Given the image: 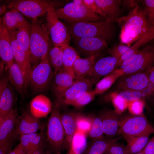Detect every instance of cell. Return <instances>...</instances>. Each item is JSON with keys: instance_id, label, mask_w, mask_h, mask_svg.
I'll return each mask as SVG.
<instances>
[{"instance_id": "obj_47", "label": "cell", "mask_w": 154, "mask_h": 154, "mask_svg": "<svg viewBox=\"0 0 154 154\" xmlns=\"http://www.w3.org/2000/svg\"><path fill=\"white\" fill-rule=\"evenodd\" d=\"M106 154H127L126 146L116 143L111 146L105 153Z\"/></svg>"}, {"instance_id": "obj_16", "label": "cell", "mask_w": 154, "mask_h": 154, "mask_svg": "<svg viewBox=\"0 0 154 154\" xmlns=\"http://www.w3.org/2000/svg\"><path fill=\"white\" fill-rule=\"evenodd\" d=\"M102 121L104 133L110 138L121 134V119L115 110H106L99 116Z\"/></svg>"}, {"instance_id": "obj_9", "label": "cell", "mask_w": 154, "mask_h": 154, "mask_svg": "<svg viewBox=\"0 0 154 154\" xmlns=\"http://www.w3.org/2000/svg\"><path fill=\"white\" fill-rule=\"evenodd\" d=\"M46 23L52 42L55 46L69 44L71 38L70 31L60 20L55 8H52L47 12Z\"/></svg>"}, {"instance_id": "obj_51", "label": "cell", "mask_w": 154, "mask_h": 154, "mask_svg": "<svg viewBox=\"0 0 154 154\" xmlns=\"http://www.w3.org/2000/svg\"><path fill=\"white\" fill-rule=\"evenodd\" d=\"M7 154H26L19 143L13 149L10 150Z\"/></svg>"}, {"instance_id": "obj_46", "label": "cell", "mask_w": 154, "mask_h": 154, "mask_svg": "<svg viewBox=\"0 0 154 154\" xmlns=\"http://www.w3.org/2000/svg\"><path fill=\"white\" fill-rule=\"evenodd\" d=\"M142 92L143 97L148 98L154 95V70L150 73L148 86Z\"/></svg>"}, {"instance_id": "obj_56", "label": "cell", "mask_w": 154, "mask_h": 154, "mask_svg": "<svg viewBox=\"0 0 154 154\" xmlns=\"http://www.w3.org/2000/svg\"><path fill=\"white\" fill-rule=\"evenodd\" d=\"M135 154H145L144 153H143V150L141 151L140 152H138V153H137Z\"/></svg>"}, {"instance_id": "obj_19", "label": "cell", "mask_w": 154, "mask_h": 154, "mask_svg": "<svg viewBox=\"0 0 154 154\" xmlns=\"http://www.w3.org/2000/svg\"><path fill=\"white\" fill-rule=\"evenodd\" d=\"M0 56L8 69L14 62L8 30L3 25L1 17L0 21Z\"/></svg>"}, {"instance_id": "obj_21", "label": "cell", "mask_w": 154, "mask_h": 154, "mask_svg": "<svg viewBox=\"0 0 154 154\" xmlns=\"http://www.w3.org/2000/svg\"><path fill=\"white\" fill-rule=\"evenodd\" d=\"M78 113L70 112L61 114V120L65 134L63 147L68 151L76 130V121Z\"/></svg>"}, {"instance_id": "obj_26", "label": "cell", "mask_w": 154, "mask_h": 154, "mask_svg": "<svg viewBox=\"0 0 154 154\" xmlns=\"http://www.w3.org/2000/svg\"><path fill=\"white\" fill-rule=\"evenodd\" d=\"M52 84V91L56 97L68 89L75 79L70 73L62 69L54 74Z\"/></svg>"}, {"instance_id": "obj_52", "label": "cell", "mask_w": 154, "mask_h": 154, "mask_svg": "<svg viewBox=\"0 0 154 154\" xmlns=\"http://www.w3.org/2000/svg\"><path fill=\"white\" fill-rule=\"evenodd\" d=\"M122 3L124 7L130 8L131 10L133 8L135 5L138 4V1L135 0H123Z\"/></svg>"}, {"instance_id": "obj_14", "label": "cell", "mask_w": 154, "mask_h": 154, "mask_svg": "<svg viewBox=\"0 0 154 154\" xmlns=\"http://www.w3.org/2000/svg\"><path fill=\"white\" fill-rule=\"evenodd\" d=\"M149 74L146 72L122 76L117 89L119 92L132 90L142 92L148 86Z\"/></svg>"}, {"instance_id": "obj_3", "label": "cell", "mask_w": 154, "mask_h": 154, "mask_svg": "<svg viewBox=\"0 0 154 154\" xmlns=\"http://www.w3.org/2000/svg\"><path fill=\"white\" fill-rule=\"evenodd\" d=\"M29 44L30 61L34 67L47 54L50 34L46 22L32 20Z\"/></svg>"}, {"instance_id": "obj_24", "label": "cell", "mask_w": 154, "mask_h": 154, "mask_svg": "<svg viewBox=\"0 0 154 154\" xmlns=\"http://www.w3.org/2000/svg\"><path fill=\"white\" fill-rule=\"evenodd\" d=\"M99 56V54L94 55L85 58H82L80 56L77 59L73 67L75 80L88 78Z\"/></svg>"}, {"instance_id": "obj_35", "label": "cell", "mask_w": 154, "mask_h": 154, "mask_svg": "<svg viewBox=\"0 0 154 154\" xmlns=\"http://www.w3.org/2000/svg\"><path fill=\"white\" fill-rule=\"evenodd\" d=\"M30 27L21 28L16 30V36L17 40L21 49L30 58L29 44L31 33Z\"/></svg>"}, {"instance_id": "obj_43", "label": "cell", "mask_w": 154, "mask_h": 154, "mask_svg": "<svg viewBox=\"0 0 154 154\" xmlns=\"http://www.w3.org/2000/svg\"><path fill=\"white\" fill-rule=\"evenodd\" d=\"M143 2V9L150 22L154 25V0H145Z\"/></svg>"}, {"instance_id": "obj_33", "label": "cell", "mask_w": 154, "mask_h": 154, "mask_svg": "<svg viewBox=\"0 0 154 154\" xmlns=\"http://www.w3.org/2000/svg\"><path fill=\"white\" fill-rule=\"evenodd\" d=\"M150 135L133 137L125 139L127 154H135L142 151L149 139Z\"/></svg>"}, {"instance_id": "obj_37", "label": "cell", "mask_w": 154, "mask_h": 154, "mask_svg": "<svg viewBox=\"0 0 154 154\" xmlns=\"http://www.w3.org/2000/svg\"><path fill=\"white\" fill-rule=\"evenodd\" d=\"M90 116L92 126L87 135L93 140L102 137L104 133L102 121L99 116Z\"/></svg>"}, {"instance_id": "obj_34", "label": "cell", "mask_w": 154, "mask_h": 154, "mask_svg": "<svg viewBox=\"0 0 154 154\" xmlns=\"http://www.w3.org/2000/svg\"><path fill=\"white\" fill-rule=\"evenodd\" d=\"M120 77V75L115 70L102 78L96 83L93 90L96 95L102 94L106 91Z\"/></svg>"}, {"instance_id": "obj_41", "label": "cell", "mask_w": 154, "mask_h": 154, "mask_svg": "<svg viewBox=\"0 0 154 154\" xmlns=\"http://www.w3.org/2000/svg\"><path fill=\"white\" fill-rule=\"evenodd\" d=\"M110 96V100L115 109V111L119 114L123 112L128 106L129 103L119 99L116 92H113Z\"/></svg>"}, {"instance_id": "obj_22", "label": "cell", "mask_w": 154, "mask_h": 154, "mask_svg": "<svg viewBox=\"0 0 154 154\" xmlns=\"http://www.w3.org/2000/svg\"><path fill=\"white\" fill-rule=\"evenodd\" d=\"M104 16L105 20L115 22L121 17V5L119 0H95Z\"/></svg>"}, {"instance_id": "obj_15", "label": "cell", "mask_w": 154, "mask_h": 154, "mask_svg": "<svg viewBox=\"0 0 154 154\" xmlns=\"http://www.w3.org/2000/svg\"><path fill=\"white\" fill-rule=\"evenodd\" d=\"M9 81L7 75L4 76L0 80V123L13 109L14 95Z\"/></svg>"}, {"instance_id": "obj_1", "label": "cell", "mask_w": 154, "mask_h": 154, "mask_svg": "<svg viewBox=\"0 0 154 154\" xmlns=\"http://www.w3.org/2000/svg\"><path fill=\"white\" fill-rule=\"evenodd\" d=\"M115 22L120 28L119 37L122 44L131 46L149 33L154 25L150 23L143 8L138 4L125 16H122Z\"/></svg>"}, {"instance_id": "obj_40", "label": "cell", "mask_w": 154, "mask_h": 154, "mask_svg": "<svg viewBox=\"0 0 154 154\" xmlns=\"http://www.w3.org/2000/svg\"><path fill=\"white\" fill-rule=\"evenodd\" d=\"M92 126L90 116H86L78 113L76 121V129L84 132L87 134Z\"/></svg>"}, {"instance_id": "obj_23", "label": "cell", "mask_w": 154, "mask_h": 154, "mask_svg": "<svg viewBox=\"0 0 154 154\" xmlns=\"http://www.w3.org/2000/svg\"><path fill=\"white\" fill-rule=\"evenodd\" d=\"M19 116L13 108L0 123V145L9 139L16 131Z\"/></svg>"}, {"instance_id": "obj_53", "label": "cell", "mask_w": 154, "mask_h": 154, "mask_svg": "<svg viewBox=\"0 0 154 154\" xmlns=\"http://www.w3.org/2000/svg\"><path fill=\"white\" fill-rule=\"evenodd\" d=\"M72 2L78 5H85L84 0H73Z\"/></svg>"}, {"instance_id": "obj_45", "label": "cell", "mask_w": 154, "mask_h": 154, "mask_svg": "<svg viewBox=\"0 0 154 154\" xmlns=\"http://www.w3.org/2000/svg\"><path fill=\"white\" fill-rule=\"evenodd\" d=\"M144 102L142 100H138L129 102V111L133 115H138L142 114Z\"/></svg>"}, {"instance_id": "obj_42", "label": "cell", "mask_w": 154, "mask_h": 154, "mask_svg": "<svg viewBox=\"0 0 154 154\" xmlns=\"http://www.w3.org/2000/svg\"><path fill=\"white\" fill-rule=\"evenodd\" d=\"M131 46L123 44L114 46L109 50L111 56L115 57L118 60L121 56L130 48Z\"/></svg>"}, {"instance_id": "obj_36", "label": "cell", "mask_w": 154, "mask_h": 154, "mask_svg": "<svg viewBox=\"0 0 154 154\" xmlns=\"http://www.w3.org/2000/svg\"><path fill=\"white\" fill-rule=\"evenodd\" d=\"M154 39V26L152 30L143 37L137 41L134 45L121 57L120 59L122 61L133 55L138 51L139 48L150 41Z\"/></svg>"}, {"instance_id": "obj_32", "label": "cell", "mask_w": 154, "mask_h": 154, "mask_svg": "<svg viewBox=\"0 0 154 154\" xmlns=\"http://www.w3.org/2000/svg\"><path fill=\"white\" fill-rule=\"evenodd\" d=\"M63 52L62 46H55L49 50L47 54L48 62L54 70V74L62 69Z\"/></svg>"}, {"instance_id": "obj_25", "label": "cell", "mask_w": 154, "mask_h": 154, "mask_svg": "<svg viewBox=\"0 0 154 154\" xmlns=\"http://www.w3.org/2000/svg\"><path fill=\"white\" fill-rule=\"evenodd\" d=\"M8 70L9 81L21 97H24L26 94L28 86L20 68L14 61Z\"/></svg>"}, {"instance_id": "obj_50", "label": "cell", "mask_w": 154, "mask_h": 154, "mask_svg": "<svg viewBox=\"0 0 154 154\" xmlns=\"http://www.w3.org/2000/svg\"><path fill=\"white\" fill-rule=\"evenodd\" d=\"M46 147L45 140L40 145L32 150L27 154H43Z\"/></svg>"}, {"instance_id": "obj_27", "label": "cell", "mask_w": 154, "mask_h": 154, "mask_svg": "<svg viewBox=\"0 0 154 154\" xmlns=\"http://www.w3.org/2000/svg\"><path fill=\"white\" fill-rule=\"evenodd\" d=\"M1 18L3 25L9 30H18L31 26L21 13L13 10H10Z\"/></svg>"}, {"instance_id": "obj_54", "label": "cell", "mask_w": 154, "mask_h": 154, "mask_svg": "<svg viewBox=\"0 0 154 154\" xmlns=\"http://www.w3.org/2000/svg\"><path fill=\"white\" fill-rule=\"evenodd\" d=\"M6 6L3 4L0 6V15H2L5 12L6 9Z\"/></svg>"}, {"instance_id": "obj_44", "label": "cell", "mask_w": 154, "mask_h": 154, "mask_svg": "<svg viewBox=\"0 0 154 154\" xmlns=\"http://www.w3.org/2000/svg\"><path fill=\"white\" fill-rule=\"evenodd\" d=\"M19 136L16 131L9 139L0 145V154H7L17 137Z\"/></svg>"}, {"instance_id": "obj_6", "label": "cell", "mask_w": 154, "mask_h": 154, "mask_svg": "<svg viewBox=\"0 0 154 154\" xmlns=\"http://www.w3.org/2000/svg\"><path fill=\"white\" fill-rule=\"evenodd\" d=\"M47 124V139L50 149L54 154H60L65 137L60 108L56 104L52 107Z\"/></svg>"}, {"instance_id": "obj_17", "label": "cell", "mask_w": 154, "mask_h": 154, "mask_svg": "<svg viewBox=\"0 0 154 154\" xmlns=\"http://www.w3.org/2000/svg\"><path fill=\"white\" fill-rule=\"evenodd\" d=\"M117 58L110 56L97 60L95 62L88 77L96 82L116 69Z\"/></svg>"}, {"instance_id": "obj_48", "label": "cell", "mask_w": 154, "mask_h": 154, "mask_svg": "<svg viewBox=\"0 0 154 154\" xmlns=\"http://www.w3.org/2000/svg\"><path fill=\"white\" fill-rule=\"evenodd\" d=\"M87 7L94 13L102 17L105 20L104 16L95 0H84Z\"/></svg>"}, {"instance_id": "obj_10", "label": "cell", "mask_w": 154, "mask_h": 154, "mask_svg": "<svg viewBox=\"0 0 154 154\" xmlns=\"http://www.w3.org/2000/svg\"><path fill=\"white\" fill-rule=\"evenodd\" d=\"M54 75V72L47 55L32 69L30 84L33 90L40 92L44 90L52 79Z\"/></svg>"}, {"instance_id": "obj_49", "label": "cell", "mask_w": 154, "mask_h": 154, "mask_svg": "<svg viewBox=\"0 0 154 154\" xmlns=\"http://www.w3.org/2000/svg\"><path fill=\"white\" fill-rule=\"evenodd\" d=\"M142 150L145 154H154V135L149 139Z\"/></svg>"}, {"instance_id": "obj_13", "label": "cell", "mask_w": 154, "mask_h": 154, "mask_svg": "<svg viewBox=\"0 0 154 154\" xmlns=\"http://www.w3.org/2000/svg\"><path fill=\"white\" fill-rule=\"evenodd\" d=\"M73 42L76 50L86 57L99 54L107 47V41L103 38L95 37L73 38Z\"/></svg>"}, {"instance_id": "obj_2", "label": "cell", "mask_w": 154, "mask_h": 154, "mask_svg": "<svg viewBox=\"0 0 154 154\" xmlns=\"http://www.w3.org/2000/svg\"><path fill=\"white\" fill-rule=\"evenodd\" d=\"M67 24L72 39L95 37L107 41L112 40L116 33V26L113 21H81Z\"/></svg>"}, {"instance_id": "obj_29", "label": "cell", "mask_w": 154, "mask_h": 154, "mask_svg": "<svg viewBox=\"0 0 154 154\" xmlns=\"http://www.w3.org/2000/svg\"><path fill=\"white\" fill-rule=\"evenodd\" d=\"M119 139L102 137L93 140L86 148L85 154H103L105 153L109 148L114 144L117 143Z\"/></svg>"}, {"instance_id": "obj_4", "label": "cell", "mask_w": 154, "mask_h": 154, "mask_svg": "<svg viewBox=\"0 0 154 154\" xmlns=\"http://www.w3.org/2000/svg\"><path fill=\"white\" fill-rule=\"evenodd\" d=\"M154 66V45L149 44L126 59L115 70L120 77L135 73L148 72Z\"/></svg>"}, {"instance_id": "obj_31", "label": "cell", "mask_w": 154, "mask_h": 154, "mask_svg": "<svg viewBox=\"0 0 154 154\" xmlns=\"http://www.w3.org/2000/svg\"><path fill=\"white\" fill-rule=\"evenodd\" d=\"M87 135L86 133L76 129L67 154H82L85 152L87 148Z\"/></svg>"}, {"instance_id": "obj_55", "label": "cell", "mask_w": 154, "mask_h": 154, "mask_svg": "<svg viewBox=\"0 0 154 154\" xmlns=\"http://www.w3.org/2000/svg\"><path fill=\"white\" fill-rule=\"evenodd\" d=\"M43 154H54L50 149L45 150Z\"/></svg>"}, {"instance_id": "obj_7", "label": "cell", "mask_w": 154, "mask_h": 154, "mask_svg": "<svg viewBox=\"0 0 154 154\" xmlns=\"http://www.w3.org/2000/svg\"><path fill=\"white\" fill-rule=\"evenodd\" d=\"M55 11L58 18L66 23L105 20L101 16L93 12L85 5H78L73 2L67 4L63 8L55 9Z\"/></svg>"}, {"instance_id": "obj_5", "label": "cell", "mask_w": 154, "mask_h": 154, "mask_svg": "<svg viewBox=\"0 0 154 154\" xmlns=\"http://www.w3.org/2000/svg\"><path fill=\"white\" fill-rule=\"evenodd\" d=\"M7 7L31 18L37 19L50 9L60 7L63 1L47 0H13L8 1Z\"/></svg>"}, {"instance_id": "obj_39", "label": "cell", "mask_w": 154, "mask_h": 154, "mask_svg": "<svg viewBox=\"0 0 154 154\" xmlns=\"http://www.w3.org/2000/svg\"><path fill=\"white\" fill-rule=\"evenodd\" d=\"M96 95L93 90H89L73 101L69 105L74 106L76 108H81L92 101Z\"/></svg>"}, {"instance_id": "obj_20", "label": "cell", "mask_w": 154, "mask_h": 154, "mask_svg": "<svg viewBox=\"0 0 154 154\" xmlns=\"http://www.w3.org/2000/svg\"><path fill=\"white\" fill-rule=\"evenodd\" d=\"M50 99L43 94L37 95L31 100L30 104V112L35 117L40 119L46 117L52 108Z\"/></svg>"}, {"instance_id": "obj_12", "label": "cell", "mask_w": 154, "mask_h": 154, "mask_svg": "<svg viewBox=\"0 0 154 154\" xmlns=\"http://www.w3.org/2000/svg\"><path fill=\"white\" fill-rule=\"evenodd\" d=\"M8 30L15 61L20 68L28 86L30 84L32 70L30 58L23 51L17 42L16 36V30Z\"/></svg>"}, {"instance_id": "obj_30", "label": "cell", "mask_w": 154, "mask_h": 154, "mask_svg": "<svg viewBox=\"0 0 154 154\" xmlns=\"http://www.w3.org/2000/svg\"><path fill=\"white\" fill-rule=\"evenodd\" d=\"M64 48L62 57V69L74 78L73 67L75 61L80 56L76 50L69 44L62 46Z\"/></svg>"}, {"instance_id": "obj_8", "label": "cell", "mask_w": 154, "mask_h": 154, "mask_svg": "<svg viewBox=\"0 0 154 154\" xmlns=\"http://www.w3.org/2000/svg\"><path fill=\"white\" fill-rule=\"evenodd\" d=\"M121 134L126 139L137 136L150 135L154 132V128L142 114L130 115L121 119Z\"/></svg>"}, {"instance_id": "obj_11", "label": "cell", "mask_w": 154, "mask_h": 154, "mask_svg": "<svg viewBox=\"0 0 154 154\" xmlns=\"http://www.w3.org/2000/svg\"><path fill=\"white\" fill-rule=\"evenodd\" d=\"M96 82L93 79L86 78L76 80L73 84L63 93L56 97V104L59 108L69 105L73 101L86 92L91 90Z\"/></svg>"}, {"instance_id": "obj_28", "label": "cell", "mask_w": 154, "mask_h": 154, "mask_svg": "<svg viewBox=\"0 0 154 154\" xmlns=\"http://www.w3.org/2000/svg\"><path fill=\"white\" fill-rule=\"evenodd\" d=\"M45 127H42L39 133H35L20 135V143L27 154L40 145L45 140L44 133Z\"/></svg>"}, {"instance_id": "obj_38", "label": "cell", "mask_w": 154, "mask_h": 154, "mask_svg": "<svg viewBox=\"0 0 154 154\" xmlns=\"http://www.w3.org/2000/svg\"><path fill=\"white\" fill-rule=\"evenodd\" d=\"M116 93L119 99L128 103L141 100V98L143 97L142 92L140 91L127 90L119 91Z\"/></svg>"}, {"instance_id": "obj_18", "label": "cell", "mask_w": 154, "mask_h": 154, "mask_svg": "<svg viewBox=\"0 0 154 154\" xmlns=\"http://www.w3.org/2000/svg\"><path fill=\"white\" fill-rule=\"evenodd\" d=\"M42 127L39 119L34 116L30 112L24 110L19 116L16 131L20 136L37 133Z\"/></svg>"}]
</instances>
